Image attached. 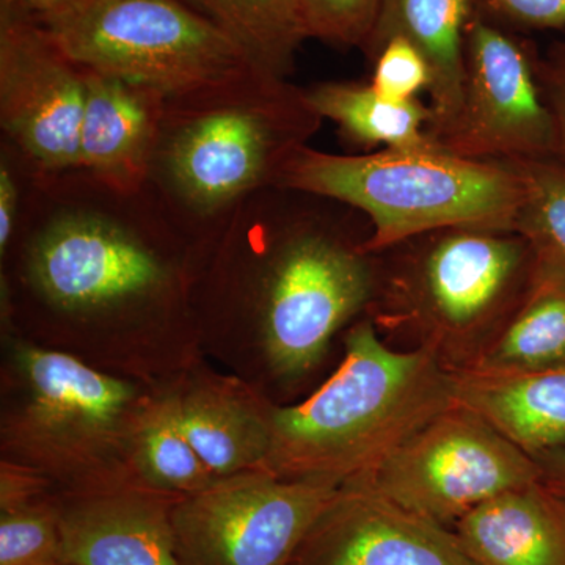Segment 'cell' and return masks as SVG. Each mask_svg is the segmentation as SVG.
<instances>
[{"mask_svg": "<svg viewBox=\"0 0 565 565\" xmlns=\"http://www.w3.org/2000/svg\"><path fill=\"white\" fill-rule=\"evenodd\" d=\"M344 352L337 373L310 399L270 412L262 470L338 486L367 478L456 404L444 360L424 345L390 348L373 321L349 330Z\"/></svg>", "mask_w": 565, "mask_h": 565, "instance_id": "6da1fadb", "label": "cell"}, {"mask_svg": "<svg viewBox=\"0 0 565 565\" xmlns=\"http://www.w3.org/2000/svg\"><path fill=\"white\" fill-rule=\"evenodd\" d=\"M275 188L343 203L370 221L367 253H382L445 228L514 232L523 200L519 174L504 162L475 161L444 147L330 154L302 147Z\"/></svg>", "mask_w": 565, "mask_h": 565, "instance_id": "7a4b0ae2", "label": "cell"}, {"mask_svg": "<svg viewBox=\"0 0 565 565\" xmlns=\"http://www.w3.org/2000/svg\"><path fill=\"white\" fill-rule=\"evenodd\" d=\"M382 253L375 318L415 334L448 367L473 362L511 318L535 264L525 237L503 230H437Z\"/></svg>", "mask_w": 565, "mask_h": 565, "instance_id": "3957f363", "label": "cell"}, {"mask_svg": "<svg viewBox=\"0 0 565 565\" xmlns=\"http://www.w3.org/2000/svg\"><path fill=\"white\" fill-rule=\"evenodd\" d=\"M173 103L182 114L162 151L163 172L182 203L202 214L275 188L322 122L307 90L266 71Z\"/></svg>", "mask_w": 565, "mask_h": 565, "instance_id": "277c9868", "label": "cell"}, {"mask_svg": "<svg viewBox=\"0 0 565 565\" xmlns=\"http://www.w3.org/2000/svg\"><path fill=\"white\" fill-rule=\"evenodd\" d=\"M39 22L84 68L143 85L167 99L264 71L188 0H73Z\"/></svg>", "mask_w": 565, "mask_h": 565, "instance_id": "5b68a950", "label": "cell"}, {"mask_svg": "<svg viewBox=\"0 0 565 565\" xmlns=\"http://www.w3.org/2000/svg\"><path fill=\"white\" fill-rule=\"evenodd\" d=\"M327 212L308 204L288 210L264 278V348L288 377L310 371L377 289V256L364 250L370 237L352 239Z\"/></svg>", "mask_w": 565, "mask_h": 565, "instance_id": "8992f818", "label": "cell"}, {"mask_svg": "<svg viewBox=\"0 0 565 565\" xmlns=\"http://www.w3.org/2000/svg\"><path fill=\"white\" fill-rule=\"evenodd\" d=\"M341 486L266 470L226 476L172 509L182 565H292Z\"/></svg>", "mask_w": 565, "mask_h": 565, "instance_id": "52a82bcc", "label": "cell"}, {"mask_svg": "<svg viewBox=\"0 0 565 565\" xmlns=\"http://www.w3.org/2000/svg\"><path fill=\"white\" fill-rule=\"evenodd\" d=\"M364 479L407 511L448 526L498 494L542 481V471L492 424L455 404Z\"/></svg>", "mask_w": 565, "mask_h": 565, "instance_id": "ba28073f", "label": "cell"}, {"mask_svg": "<svg viewBox=\"0 0 565 565\" xmlns=\"http://www.w3.org/2000/svg\"><path fill=\"white\" fill-rule=\"evenodd\" d=\"M537 44L476 7L465 39L459 117L441 147L486 162L555 159L552 114L542 95Z\"/></svg>", "mask_w": 565, "mask_h": 565, "instance_id": "9c48e42d", "label": "cell"}, {"mask_svg": "<svg viewBox=\"0 0 565 565\" xmlns=\"http://www.w3.org/2000/svg\"><path fill=\"white\" fill-rule=\"evenodd\" d=\"M85 68L31 14L0 0V120L43 172L79 167Z\"/></svg>", "mask_w": 565, "mask_h": 565, "instance_id": "30bf717a", "label": "cell"}, {"mask_svg": "<svg viewBox=\"0 0 565 565\" xmlns=\"http://www.w3.org/2000/svg\"><path fill=\"white\" fill-rule=\"evenodd\" d=\"M31 277L65 310L110 307L154 291L163 267L128 228L92 211L66 212L33 244Z\"/></svg>", "mask_w": 565, "mask_h": 565, "instance_id": "8fae6325", "label": "cell"}, {"mask_svg": "<svg viewBox=\"0 0 565 565\" xmlns=\"http://www.w3.org/2000/svg\"><path fill=\"white\" fill-rule=\"evenodd\" d=\"M292 565H476L455 530L394 503L360 478L340 493Z\"/></svg>", "mask_w": 565, "mask_h": 565, "instance_id": "7c38bea8", "label": "cell"}, {"mask_svg": "<svg viewBox=\"0 0 565 565\" xmlns=\"http://www.w3.org/2000/svg\"><path fill=\"white\" fill-rule=\"evenodd\" d=\"M161 93L85 68L79 167L118 195L143 188L162 125Z\"/></svg>", "mask_w": 565, "mask_h": 565, "instance_id": "4fadbf2b", "label": "cell"}, {"mask_svg": "<svg viewBox=\"0 0 565 565\" xmlns=\"http://www.w3.org/2000/svg\"><path fill=\"white\" fill-rule=\"evenodd\" d=\"M63 565H182L172 509L143 494L87 498L58 514Z\"/></svg>", "mask_w": 565, "mask_h": 565, "instance_id": "5bb4252c", "label": "cell"}, {"mask_svg": "<svg viewBox=\"0 0 565 565\" xmlns=\"http://www.w3.org/2000/svg\"><path fill=\"white\" fill-rule=\"evenodd\" d=\"M476 0H382L373 31L362 51L371 63L386 41L404 36L430 70L427 134L440 143L459 117L465 88V39Z\"/></svg>", "mask_w": 565, "mask_h": 565, "instance_id": "9a60e30c", "label": "cell"}, {"mask_svg": "<svg viewBox=\"0 0 565 565\" xmlns=\"http://www.w3.org/2000/svg\"><path fill=\"white\" fill-rule=\"evenodd\" d=\"M455 531L476 565H565V497L542 481L486 501Z\"/></svg>", "mask_w": 565, "mask_h": 565, "instance_id": "2e32d148", "label": "cell"}, {"mask_svg": "<svg viewBox=\"0 0 565 565\" xmlns=\"http://www.w3.org/2000/svg\"><path fill=\"white\" fill-rule=\"evenodd\" d=\"M456 404L530 456L565 445V366L525 373L449 367Z\"/></svg>", "mask_w": 565, "mask_h": 565, "instance_id": "e0dca14e", "label": "cell"}, {"mask_svg": "<svg viewBox=\"0 0 565 565\" xmlns=\"http://www.w3.org/2000/svg\"><path fill=\"white\" fill-rule=\"evenodd\" d=\"M18 362L32 394V422L46 433L107 437L131 407V385L98 373L74 356L21 348Z\"/></svg>", "mask_w": 565, "mask_h": 565, "instance_id": "ac0fdd59", "label": "cell"}, {"mask_svg": "<svg viewBox=\"0 0 565 565\" xmlns=\"http://www.w3.org/2000/svg\"><path fill=\"white\" fill-rule=\"evenodd\" d=\"M467 366L493 373L565 366V267L535 255L522 302Z\"/></svg>", "mask_w": 565, "mask_h": 565, "instance_id": "d6986e66", "label": "cell"}, {"mask_svg": "<svg viewBox=\"0 0 565 565\" xmlns=\"http://www.w3.org/2000/svg\"><path fill=\"white\" fill-rule=\"evenodd\" d=\"M307 96L322 120L337 122L344 139L363 150L441 147L427 134L433 111L422 98L392 102L363 82H322L308 88Z\"/></svg>", "mask_w": 565, "mask_h": 565, "instance_id": "ffe728a7", "label": "cell"}, {"mask_svg": "<svg viewBox=\"0 0 565 565\" xmlns=\"http://www.w3.org/2000/svg\"><path fill=\"white\" fill-rule=\"evenodd\" d=\"M182 433L215 478L262 470L270 448L269 415L218 392H196L178 403Z\"/></svg>", "mask_w": 565, "mask_h": 565, "instance_id": "44dd1931", "label": "cell"}, {"mask_svg": "<svg viewBox=\"0 0 565 565\" xmlns=\"http://www.w3.org/2000/svg\"><path fill=\"white\" fill-rule=\"evenodd\" d=\"M223 29L259 68L288 76L296 52L310 39L299 0H188Z\"/></svg>", "mask_w": 565, "mask_h": 565, "instance_id": "7402d4cb", "label": "cell"}, {"mask_svg": "<svg viewBox=\"0 0 565 565\" xmlns=\"http://www.w3.org/2000/svg\"><path fill=\"white\" fill-rule=\"evenodd\" d=\"M136 459L151 484L173 492H202L217 481L182 433L178 401L156 405L136 430Z\"/></svg>", "mask_w": 565, "mask_h": 565, "instance_id": "603a6c76", "label": "cell"}, {"mask_svg": "<svg viewBox=\"0 0 565 565\" xmlns=\"http://www.w3.org/2000/svg\"><path fill=\"white\" fill-rule=\"evenodd\" d=\"M523 185L514 232L525 237L535 255L565 267V163L556 159L504 162Z\"/></svg>", "mask_w": 565, "mask_h": 565, "instance_id": "cb8c5ba5", "label": "cell"}, {"mask_svg": "<svg viewBox=\"0 0 565 565\" xmlns=\"http://www.w3.org/2000/svg\"><path fill=\"white\" fill-rule=\"evenodd\" d=\"M0 565H63L58 514L29 503L3 509Z\"/></svg>", "mask_w": 565, "mask_h": 565, "instance_id": "d4e9b609", "label": "cell"}, {"mask_svg": "<svg viewBox=\"0 0 565 565\" xmlns=\"http://www.w3.org/2000/svg\"><path fill=\"white\" fill-rule=\"evenodd\" d=\"M310 39L362 50L382 0H299Z\"/></svg>", "mask_w": 565, "mask_h": 565, "instance_id": "484cf974", "label": "cell"}, {"mask_svg": "<svg viewBox=\"0 0 565 565\" xmlns=\"http://www.w3.org/2000/svg\"><path fill=\"white\" fill-rule=\"evenodd\" d=\"M371 87L379 95L397 103L419 99V93L429 92L430 70L422 51L404 36L386 41L371 61Z\"/></svg>", "mask_w": 565, "mask_h": 565, "instance_id": "4316f807", "label": "cell"}, {"mask_svg": "<svg viewBox=\"0 0 565 565\" xmlns=\"http://www.w3.org/2000/svg\"><path fill=\"white\" fill-rule=\"evenodd\" d=\"M476 6L512 31H565V0H476Z\"/></svg>", "mask_w": 565, "mask_h": 565, "instance_id": "83f0119b", "label": "cell"}, {"mask_svg": "<svg viewBox=\"0 0 565 565\" xmlns=\"http://www.w3.org/2000/svg\"><path fill=\"white\" fill-rule=\"evenodd\" d=\"M537 74L555 126V159L565 163V40L553 41L545 51H541Z\"/></svg>", "mask_w": 565, "mask_h": 565, "instance_id": "f1b7e54d", "label": "cell"}, {"mask_svg": "<svg viewBox=\"0 0 565 565\" xmlns=\"http://www.w3.org/2000/svg\"><path fill=\"white\" fill-rule=\"evenodd\" d=\"M18 192L17 181L11 173L10 166L6 159L0 163V250L6 252L9 247L14 223H17Z\"/></svg>", "mask_w": 565, "mask_h": 565, "instance_id": "f546056e", "label": "cell"}, {"mask_svg": "<svg viewBox=\"0 0 565 565\" xmlns=\"http://www.w3.org/2000/svg\"><path fill=\"white\" fill-rule=\"evenodd\" d=\"M542 471V482L565 497V445L534 457Z\"/></svg>", "mask_w": 565, "mask_h": 565, "instance_id": "4dcf8cb0", "label": "cell"}, {"mask_svg": "<svg viewBox=\"0 0 565 565\" xmlns=\"http://www.w3.org/2000/svg\"><path fill=\"white\" fill-rule=\"evenodd\" d=\"M31 14L33 20L43 21L66 9L73 0H3Z\"/></svg>", "mask_w": 565, "mask_h": 565, "instance_id": "1f68e13d", "label": "cell"}]
</instances>
